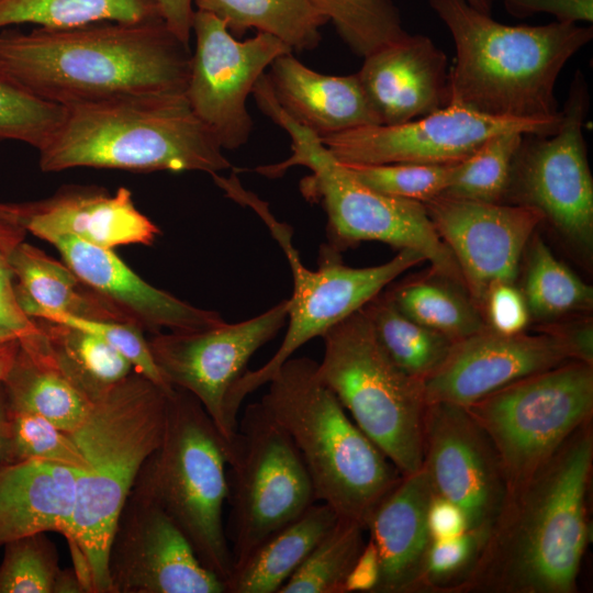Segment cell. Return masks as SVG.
<instances>
[{
	"label": "cell",
	"mask_w": 593,
	"mask_h": 593,
	"mask_svg": "<svg viewBox=\"0 0 593 593\" xmlns=\"http://www.w3.org/2000/svg\"><path fill=\"white\" fill-rule=\"evenodd\" d=\"M593 466L589 421L508 490L466 577L447 593H575L590 542Z\"/></svg>",
	"instance_id": "cell-1"
},
{
	"label": "cell",
	"mask_w": 593,
	"mask_h": 593,
	"mask_svg": "<svg viewBox=\"0 0 593 593\" xmlns=\"http://www.w3.org/2000/svg\"><path fill=\"white\" fill-rule=\"evenodd\" d=\"M191 54L163 20L0 32V70L61 107L184 92Z\"/></svg>",
	"instance_id": "cell-2"
},
{
	"label": "cell",
	"mask_w": 593,
	"mask_h": 593,
	"mask_svg": "<svg viewBox=\"0 0 593 593\" xmlns=\"http://www.w3.org/2000/svg\"><path fill=\"white\" fill-rule=\"evenodd\" d=\"M172 389L133 370L68 433L86 468L77 469L72 513L63 536L86 592L111 593L113 533L143 463L163 439Z\"/></svg>",
	"instance_id": "cell-3"
},
{
	"label": "cell",
	"mask_w": 593,
	"mask_h": 593,
	"mask_svg": "<svg viewBox=\"0 0 593 593\" xmlns=\"http://www.w3.org/2000/svg\"><path fill=\"white\" fill-rule=\"evenodd\" d=\"M452 35L448 105L495 118L551 120L561 115L555 96L567 61L593 38L592 26L552 22L505 25L467 0H429Z\"/></svg>",
	"instance_id": "cell-4"
},
{
	"label": "cell",
	"mask_w": 593,
	"mask_h": 593,
	"mask_svg": "<svg viewBox=\"0 0 593 593\" xmlns=\"http://www.w3.org/2000/svg\"><path fill=\"white\" fill-rule=\"evenodd\" d=\"M64 108L58 127L37 150L42 171L91 167L212 176L232 167L184 92L128 96Z\"/></svg>",
	"instance_id": "cell-5"
},
{
	"label": "cell",
	"mask_w": 593,
	"mask_h": 593,
	"mask_svg": "<svg viewBox=\"0 0 593 593\" xmlns=\"http://www.w3.org/2000/svg\"><path fill=\"white\" fill-rule=\"evenodd\" d=\"M260 402L295 445L316 502L367 528L403 474L320 379L317 362L289 358L268 381Z\"/></svg>",
	"instance_id": "cell-6"
},
{
	"label": "cell",
	"mask_w": 593,
	"mask_h": 593,
	"mask_svg": "<svg viewBox=\"0 0 593 593\" xmlns=\"http://www.w3.org/2000/svg\"><path fill=\"white\" fill-rule=\"evenodd\" d=\"M253 93L259 109L292 141L288 159L259 166L256 171L277 178L293 166L311 170L301 180L300 190L306 200L320 203L327 215V247L340 254L360 242L376 240L400 250L413 249L430 262L432 272L465 289L460 268L436 232L424 203L381 193L359 181L316 134L283 111L267 75L259 78Z\"/></svg>",
	"instance_id": "cell-7"
},
{
	"label": "cell",
	"mask_w": 593,
	"mask_h": 593,
	"mask_svg": "<svg viewBox=\"0 0 593 593\" xmlns=\"http://www.w3.org/2000/svg\"><path fill=\"white\" fill-rule=\"evenodd\" d=\"M227 445L201 403L174 388L163 439L132 488L169 515L203 566L224 584L233 573L223 519L228 496Z\"/></svg>",
	"instance_id": "cell-8"
},
{
	"label": "cell",
	"mask_w": 593,
	"mask_h": 593,
	"mask_svg": "<svg viewBox=\"0 0 593 593\" xmlns=\"http://www.w3.org/2000/svg\"><path fill=\"white\" fill-rule=\"evenodd\" d=\"M214 182L225 195L253 209L265 222L282 248L291 268L293 291L288 300V329L272 357L261 367L247 370L234 384L226 398L225 415L232 432H236L238 412L244 399L268 383L280 366L304 344L322 337L331 327L362 309L407 269L425 261L413 249H401L389 261L365 268L345 266L340 254L322 246L318 268H306L292 244L289 225L279 222L268 204L240 184L235 174L213 175Z\"/></svg>",
	"instance_id": "cell-9"
},
{
	"label": "cell",
	"mask_w": 593,
	"mask_h": 593,
	"mask_svg": "<svg viewBox=\"0 0 593 593\" xmlns=\"http://www.w3.org/2000/svg\"><path fill=\"white\" fill-rule=\"evenodd\" d=\"M317 374L358 427L403 474L423 467V381L401 370L379 343L363 307L323 336Z\"/></svg>",
	"instance_id": "cell-10"
},
{
	"label": "cell",
	"mask_w": 593,
	"mask_h": 593,
	"mask_svg": "<svg viewBox=\"0 0 593 593\" xmlns=\"http://www.w3.org/2000/svg\"><path fill=\"white\" fill-rule=\"evenodd\" d=\"M233 571L316 502L304 462L261 402L246 406L226 448Z\"/></svg>",
	"instance_id": "cell-11"
},
{
	"label": "cell",
	"mask_w": 593,
	"mask_h": 593,
	"mask_svg": "<svg viewBox=\"0 0 593 593\" xmlns=\"http://www.w3.org/2000/svg\"><path fill=\"white\" fill-rule=\"evenodd\" d=\"M465 407L492 439L510 490L592 421L593 366L568 360Z\"/></svg>",
	"instance_id": "cell-12"
},
{
	"label": "cell",
	"mask_w": 593,
	"mask_h": 593,
	"mask_svg": "<svg viewBox=\"0 0 593 593\" xmlns=\"http://www.w3.org/2000/svg\"><path fill=\"white\" fill-rule=\"evenodd\" d=\"M590 108L588 83L578 70L550 135L525 134L504 194L510 204L538 209L577 247L593 244V178L583 126Z\"/></svg>",
	"instance_id": "cell-13"
},
{
	"label": "cell",
	"mask_w": 593,
	"mask_h": 593,
	"mask_svg": "<svg viewBox=\"0 0 593 593\" xmlns=\"http://www.w3.org/2000/svg\"><path fill=\"white\" fill-rule=\"evenodd\" d=\"M184 96L199 120L222 148L244 145L253 130L246 100L265 69L280 55L292 52L281 40L264 32L239 41L223 21L195 10Z\"/></svg>",
	"instance_id": "cell-14"
},
{
	"label": "cell",
	"mask_w": 593,
	"mask_h": 593,
	"mask_svg": "<svg viewBox=\"0 0 593 593\" xmlns=\"http://www.w3.org/2000/svg\"><path fill=\"white\" fill-rule=\"evenodd\" d=\"M561 116L517 120L447 105L405 123L361 126L320 139L343 165H455L505 132L553 134Z\"/></svg>",
	"instance_id": "cell-15"
},
{
	"label": "cell",
	"mask_w": 593,
	"mask_h": 593,
	"mask_svg": "<svg viewBox=\"0 0 593 593\" xmlns=\"http://www.w3.org/2000/svg\"><path fill=\"white\" fill-rule=\"evenodd\" d=\"M287 311L286 299L246 321L192 332H165L147 339L166 383L192 394L227 443L235 435L225 415L227 394L248 370L253 355L284 326Z\"/></svg>",
	"instance_id": "cell-16"
},
{
	"label": "cell",
	"mask_w": 593,
	"mask_h": 593,
	"mask_svg": "<svg viewBox=\"0 0 593 593\" xmlns=\"http://www.w3.org/2000/svg\"><path fill=\"white\" fill-rule=\"evenodd\" d=\"M423 467L435 495L458 505L468 530L484 539L505 502L508 484L492 439L465 406L426 405Z\"/></svg>",
	"instance_id": "cell-17"
},
{
	"label": "cell",
	"mask_w": 593,
	"mask_h": 593,
	"mask_svg": "<svg viewBox=\"0 0 593 593\" xmlns=\"http://www.w3.org/2000/svg\"><path fill=\"white\" fill-rule=\"evenodd\" d=\"M111 593H223L188 538L153 500L131 490L110 545Z\"/></svg>",
	"instance_id": "cell-18"
},
{
	"label": "cell",
	"mask_w": 593,
	"mask_h": 593,
	"mask_svg": "<svg viewBox=\"0 0 593 593\" xmlns=\"http://www.w3.org/2000/svg\"><path fill=\"white\" fill-rule=\"evenodd\" d=\"M434 227L452 253L465 289L483 315L490 290L514 283L522 255L545 221L536 208L436 197L424 202Z\"/></svg>",
	"instance_id": "cell-19"
},
{
	"label": "cell",
	"mask_w": 593,
	"mask_h": 593,
	"mask_svg": "<svg viewBox=\"0 0 593 593\" xmlns=\"http://www.w3.org/2000/svg\"><path fill=\"white\" fill-rule=\"evenodd\" d=\"M568 360L563 347L548 334L505 335L486 325L455 340L443 363L423 381L426 404L468 406L516 380Z\"/></svg>",
	"instance_id": "cell-20"
},
{
	"label": "cell",
	"mask_w": 593,
	"mask_h": 593,
	"mask_svg": "<svg viewBox=\"0 0 593 593\" xmlns=\"http://www.w3.org/2000/svg\"><path fill=\"white\" fill-rule=\"evenodd\" d=\"M0 217L49 243L75 237L107 249L152 245L160 234L124 187L110 193L94 186H65L46 199L0 202Z\"/></svg>",
	"instance_id": "cell-21"
},
{
	"label": "cell",
	"mask_w": 593,
	"mask_h": 593,
	"mask_svg": "<svg viewBox=\"0 0 593 593\" xmlns=\"http://www.w3.org/2000/svg\"><path fill=\"white\" fill-rule=\"evenodd\" d=\"M64 262L88 286L115 305L143 332H192L225 322L214 311L187 303L136 275L112 249L75 237L51 242Z\"/></svg>",
	"instance_id": "cell-22"
},
{
	"label": "cell",
	"mask_w": 593,
	"mask_h": 593,
	"mask_svg": "<svg viewBox=\"0 0 593 593\" xmlns=\"http://www.w3.org/2000/svg\"><path fill=\"white\" fill-rule=\"evenodd\" d=\"M383 125H396L448 105L447 57L421 34L392 42L365 57L357 72Z\"/></svg>",
	"instance_id": "cell-23"
},
{
	"label": "cell",
	"mask_w": 593,
	"mask_h": 593,
	"mask_svg": "<svg viewBox=\"0 0 593 593\" xmlns=\"http://www.w3.org/2000/svg\"><path fill=\"white\" fill-rule=\"evenodd\" d=\"M434 494L422 467L403 475L374 508L366 528L380 564L374 593H422L425 558L432 541L427 515Z\"/></svg>",
	"instance_id": "cell-24"
},
{
	"label": "cell",
	"mask_w": 593,
	"mask_h": 593,
	"mask_svg": "<svg viewBox=\"0 0 593 593\" xmlns=\"http://www.w3.org/2000/svg\"><path fill=\"white\" fill-rule=\"evenodd\" d=\"M270 67L267 76L279 105L320 138L381 124L357 74L317 72L303 65L292 52L278 56Z\"/></svg>",
	"instance_id": "cell-25"
},
{
	"label": "cell",
	"mask_w": 593,
	"mask_h": 593,
	"mask_svg": "<svg viewBox=\"0 0 593 593\" xmlns=\"http://www.w3.org/2000/svg\"><path fill=\"white\" fill-rule=\"evenodd\" d=\"M77 469L44 460L0 466V547L37 533L65 534Z\"/></svg>",
	"instance_id": "cell-26"
},
{
	"label": "cell",
	"mask_w": 593,
	"mask_h": 593,
	"mask_svg": "<svg viewBox=\"0 0 593 593\" xmlns=\"http://www.w3.org/2000/svg\"><path fill=\"white\" fill-rule=\"evenodd\" d=\"M10 262L18 304L30 318L65 314L131 324L115 305L82 281L65 262L57 261L25 240L15 248Z\"/></svg>",
	"instance_id": "cell-27"
},
{
	"label": "cell",
	"mask_w": 593,
	"mask_h": 593,
	"mask_svg": "<svg viewBox=\"0 0 593 593\" xmlns=\"http://www.w3.org/2000/svg\"><path fill=\"white\" fill-rule=\"evenodd\" d=\"M34 320L36 329L20 337V346L57 370L91 402L134 370L100 337L74 326Z\"/></svg>",
	"instance_id": "cell-28"
},
{
	"label": "cell",
	"mask_w": 593,
	"mask_h": 593,
	"mask_svg": "<svg viewBox=\"0 0 593 593\" xmlns=\"http://www.w3.org/2000/svg\"><path fill=\"white\" fill-rule=\"evenodd\" d=\"M337 518L327 504L315 502L296 519L268 537L234 569L225 592L278 593Z\"/></svg>",
	"instance_id": "cell-29"
},
{
	"label": "cell",
	"mask_w": 593,
	"mask_h": 593,
	"mask_svg": "<svg viewBox=\"0 0 593 593\" xmlns=\"http://www.w3.org/2000/svg\"><path fill=\"white\" fill-rule=\"evenodd\" d=\"M1 382L10 411L40 415L67 433L85 421L93 404L57 370L20 344Z\"/></svg>",
	"instance_id": "cell-30"
},
{
	"label": "cell",
	"mask_w": 593,
	"mask_h": 593,
	"mask_svg": "<svg viewBox=\"0 0 593 593\" xmlns=\"http://www.w3.org/2000/svg\"><path fill=\"white\" fill-rule=\"evenodd\" d=\"M193 5L223 21L234 36L255 29L299 52L315 48L328 22L309 0H193Z\"/></svg>",
	"instance_id": "cell-31"
},
{
	"label": "cell",
	"mask_w": 593,
	"mask_h": 593,
	"mask_svg": "<svg viewBox=\"0 0 593 593\" xmlns=\"http://www.w3.org/2000/svg\"><path fill=\"white\" fill-rule=\"evenodd\" d=\"M387 293L403 314L452 340L486 326L467 291L434 272L432 278L402 282Z\"/></svg>",
	"instance_id": "cell-32"
},
{
	"label": "cell",
	"mask_w": 593,
	"mask_h": 593,
	"mask_svg": "<svg viewBox=\"0 0 593 593\" xmlns=\"http://www.w3.org/2000/svg\"><path fill=\"white\" fill-rule=\"evenodd\" d=\"M363 310L388 356L417 380L424 381L443 363L455 342L403 314L387 292L374 296Z\"/></svg>",
	"instance_id": "cell-33"
},
{
	"label": "cell",
	"mask_w": 593,
	"mask_h": 593,
	"mask_svg": "<svg viewBox=\"0 0 593 593\" xmlns=\"http://www.w3.org/2000/svg\"><path fill=\"white\" fill-rule=\"evenodd\" d=\"M156 20L163 18L155 0H0V30L25 23L63 29Z\"/></svg>",
	"instance_id": "cell-34"
},
{
	"label": "cell",
	"mask_w": 593,
	"mask_h": 593,
	"mask_svg": "<svg viewBox=\"0 0 593 593\" xmlns=\"http://www.w3.org/2000/svg\"><path fill=\"white\" fill-rule=\"evenodd\" d=\"M529 244L522 293L530 317L553 320L590 310L592 287L557 259L541 237L534 234Z\"/></svg>",
	"instance_id": "cell-35"
},
{
	"label": "cell",
	"mask_w": 593,
	"mask_h": 593,
	"mask_svg": "<svg viewBox=\"0 0 593 593\" xmlns=\"http://www.w3.org/2000/svg\"><path fill=\"white\" fill-rule=\"evenodd\" d=\"M366 528L338 517L278 593H346V579L365 545Z\"/></svg>",
	"instance_id": "cell-36"
},
{
	"label": "cell",
	"mask_w": 593,
	"mask_h": 593,
	"mask_svg": "<svg viewBox=\"0 0 593 593\" xmlns=\"http://www.w3.org/2000/svg\"><path fill=\"white\" fill-rule=\"evenodd\" d=\"M309 1L333 22L350 49L363 58L409 34L392 0Z\"/></svg>",
	"instance_id": "cell-37"
},
{
	"label": "cell",
	"mask_w": 593,
	"mask_h": 593,
	"mask_svg": "<svg viewBox=\"0 0 593 593\" xmlns=\"http://www.w3.org/2000/svg\"><path fill=\"white\" fill-rule=\"evenodd\" d=\"M525 134L505 132L489 138L460 163L457 175L440 197L502 203L516 152Z\"/></svg>",
	"instance_id": "cell-38"
},
{
	"label": "cell",
	"mask_w": 593,
	"mask_h": 593,
	"mask_svg": "<svg viewBox=\"0 0 593 593\" xmlns=\"http://www.w3.org/2000/svg\"><path fill=\"white\" fill-rule=\"evenodd\" d=\"M64 112V107L34 96L0 70V142H23L38 150Z\"/></svg>",
	"instance_id": "cell-39"
},
{
	"label": "cell",
	"mask_w": 593,
	"mask_h": 593,
	"mask_svg": "<svg viewBox=\"0 0 593 593\" xmlns=\"http://www.w3.org/2000/svg\"><path fill=\"white\" fill-rule=\"evenodd\" d=\"M37 533L5 544L0 563V593H54L60 571L53 541Z\"/></svg>",
	"instance_id": "cell-40"
},
{
	"label": "cell",
	"mask_w": 593,
	"mask_h": 593,
	"mask_svg": "<svg viewBox=\"0 0 593 593\" xmlns=\"http://www.w3.org/2000/svg\"><path fill=\"white\" fill-rule=\"evenodd\" d=\"M459 165L460 163L345 166L359 181L376 191L424 203L439 197L448 188L457 175Z\"/></svg>",
	"instance_id": "cell-41"
},
{
	"label": "cell",
	"mask_w": 593,
	"mask_h": 593,
	"mask_svg": "<svg viewBox=\"0 0 593 593\" xmlns=\"http://www.w3.org/2000/svg\"><path fill=\"white\" fill-rule=\"evenodd\" d=\"M31 459L86 468L67 432L40 415L9 410V462Z\"/></svg>",
	"instance_id": "cell-42"
},
{
	"label": "cell",
	"mask_w": 593,
	"mask_h": 593,
	"mask_svg": "<svg viewBox=\"0 0 593 593\" xmlns=\"http://www.w3.org/2000/svg\"><path fill=\"white\" fill-rule=\"evenodd\" d=\"M40 320L65 324L91 333L104 340L133 366L134 371L158 385L170 389L152 357L148 342L143 331L128 323L99 321L65 314H46Z\"/></svg>",
	"instance_id": "cell-43"
},
{
	"label": "cell",
	"mask_w": 593,
	"mask_h": 593,
	"mask_svg": "<svg viewBox=\"0 0 593 593\" xmlns=\"http://www.w3.org/2000/svg\"><path fill=\"white\" fill-rule=\"evenodd\" d=\"M483 539L466 533L448 538L432 539L425 558L422 593H447L471 569Z\"/></svg>",
	"instance_id": "cell-44"
},
{
	"label": "cell",
	"mask_w": 593,
	"mask_h": 593,
	"mask_svg": "<svg viewBox=\"0 0 593 593\" xmlns=\"http://www.w3.org/2000/svg\"><path fill=\"white\" fill-rule=\"evenodd\" d=\"M26 233L23 227L0 217V325L15 333L19 338L36 329L35 320L26 316L18 304L10 262Z\"/></svg>",
	"instance_id": "cell-45"
},
{
	"label": "cell",
	"mask_w": 593,
	"mask_h": 593,
	"mask_svg": "<svg viewBox=\"0 0 593 593\" xmlns=\"http://www.w3.org/2000/svg\"><path fill=\"white\" fill-rule=\"evenodd\" d=\"M483 317L493 331L513 335L525 332L530 314L522 291L514 283H497L488 293Z\"/></svg>",
	"instance_id": "cell-46"
},
{
	"label": "cell",
	"mask_w": 593,
	"mask_h": 593,
	"mask_svg": "<svg viewBox=\"0 0 593 593\" xmlns=\"http://www.w3.org/2000/svg\"><path fill=\"white\" fill-rule=\"evenodd\" d=\"M508 14L527 18L549 13L559 22L593 21V0H502Z\"/></svg>",
	"instance_id": "cell-47"
},
{
	"label": "cell",
	"mask_w": 593,
	"mask_h": 593,
	"mask_svg": "<svg viewBox=\"0 0 593 593\" xmlns=\"http://www.w3.org/2000/svg\"><path fill=\"white\" fill-rule=\"evenodd\" d=\"M540 332L557 339L569 360L593 366V324L591 318L549 323L542 325Z\"/></svg>",
	"instance_id": "cell-48"
},
{
	"label": "cell",
	"mask_w": 593,
	"mask_h": 593,
	"mask_svg": "<svg viewBox=\"0 0 593 593\" xmlns=\"http://www.w3.org/2000/svg\"><path fill=\"white\" fill-rule=\"evenodd\" d=\"M427 523L434 540L452 538L468 530L462 510L454 502L435 494L429 504Z\"/></svg>",
	"instance_id": "cell-49"
},
{
	"label": "cell",
	"mask_w": 593,
	"mask_h": 593,
	"mask_svg": "<svg viewBox=\"0 0 593 593\" xmlns=\"http://www.w3.org/2000/svg\"><path fill=\"white\" fill-rule=\"evenodd\" d=\"M380 577L378 552L371 540L368 539L360 556L351 568L346 582L345 591L374 593Z\"/></svg>",
	"instance_id": "cell-50"
},
{
	"label": "cell",
	"mask_w": 593,
	"mask_h": 593,
	"mask_svg": "<svg viewBox=\"0 0 593 593\" xmlns=\"http://www.w3.org/2000/svg\"><path fill=\"white\" fill-rule=\"evenodd\" d=\"M169 30L189 45L193 23V0H155Z\"/></svg>",
	"instance_id": "cell-51"
},
{
	"label": "cell",
	"mask_w": 593,
	"mask_h": 593,
	"mask_svg": "<svg viewBox=\"0 0 593 593\" xmlns=\"http://www.w3.org/2000/svg\"><path fill=\"white\" fill-rule=\"evenodd\" d=\"M9 462V405L0 381V466Z\"/></svg>",
	"instance_id": "cell-52"
},
{
	"label": "cell",
	"mask_w": 593,
	"mask_h": 593,
	"mask_svg": "<svg viewBox=\"0 0 593 593\" xmlns=\"http://www.w3.org/2000/svg\"><path fill=\"white\" fill-rule=\"evenodd\" d=\"M86 592L80 582L75 569H66L59 571L55 585L54 593H82Z\"/></svg>",
	"instance_id": "cell-53"
},
{
	"label": "cell",
	"mask_w": 593,
	"mask_h": 593,
	"mask_svg": "<svg viewBox=\"0 0 593 593\" xmlns=\"http://www.w3.org/2000/svg\"><path fill=\"white\" fill-rule=\"evenodd\" d=\"M19 348V338L0 344V381L9 371Z\"/></svg>",
	"instance_id": "cell-54"
},
{
	"label": "cell",
	"mask_w": 593,
	"mask_h": 593,
	"mask_svg": "<svg viewBox=\"0 0 593 593\" xmlns=\"http://www.w3.org/2000/svg\"><path fill=\"white\" fill-rule=\"evenodd\" d=\"M467 2L475 10L485 14H491L493 0H467Z\"/></svg>",
	"instance_id": "cell-55"
},
{
	"label": "cell",
	"mask_w": 593,
	"mask_h": 593,
	"mask_svg": "<svg viewBox=\"0 0 593 593\" xmlns=\"http://www.w3.org/2000/svg\"><path fill=\"white\" fill-rule=\"evenodd\" d=\"M19 338V336L9 328L0 325V344Z\"/></svg>",
	"instance_id": "cell-56"
}]
</instances>
